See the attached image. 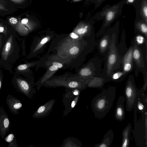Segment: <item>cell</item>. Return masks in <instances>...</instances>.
I'll use <instances>...</instances> for the list:
<instances>
[{
  "label": "cell",
  "instance_id": "cell-1",
  "mask_svg": "<svg viewBox=\"0 0 147 147\" xmlns=\"http://www.w3.org/2000/svg\"><path fill=\"white\" fill-rule=\"evenodd\" d=\"M114 26L108 52L104 57V66L100 74L106 82L110 81L112 74L121 67L122 63V57L119 55L116 45V39L119 36V33L118 20L116 21Z\"/></svg>",
  "mask_w": 147,
  "mask_h": 147
},
{
  "label": "cell",
  "instance_id": "cell-2",
  "mask_svg": "<svg viewBox=\"0 0 147 147\" xmlns=\"http://www.w3.org/2000/svg\"><path fill=\"white\" fill-rule=\"evenodd\" d=\"M116 92V88L111 86L93 98L91 107L96 117L102 119L107 114L113 106Z\"/></svg>",
  "mask_w": 147,
  "mask_h": 147
},
{
  "label": "cell",
  "instance_id": "cell-3",
  "mask_svg": "<svg viewBox=\"0 0 147 147\" xmlns=\"http://www.w3.org/2000/svg\"><path fill=\"white\" fill-rule=\"evenodd\" d=\"M124 4L123 0L112 5L107 4L94 15L93 19L95 21L103 20L100 29L96 34L97 38L101 36L120 15Z\"/></svg>",
  "mask_w": 147,
  "mask_h": 147
},
{
  "label": "cell",
  "instance_id": "cell-4",
  "mask_svg": "<svg viewBox=\"0 0 147 147\" xmlns=\"http://www.w3.org/2000/svg\"><path fill=\"white\" fill-rule=\"evenodd\" d=\"M140 112L141 117L140 119H138L136 116L134 114V129L131 130V131L136 145L138 147H147V110Z\"/></svg>",
  "mask_w": 147,
  "mask_h": 147
},
{
  "label": "cell",
  "instance_id": "cell-5",
  "mask_svg": "<svg viewBox=\"0 0 147 147\" xmlns=\"http://www.w3.org/2000/svg\"><path fill=\"white\" fill-rule=\"evenodd\" d=\"M124 93L126 109L130 112L134 109L142 95L140 90L136 86L132 75L129 76L125 86Z\"/></svg>",
  "mask_w": 147,
  "mask_h": 147
},
{
  "label": "cell",
  "instance_id": "cell-6",
  "mask_svg": "<svg viewBox=\"0 0 147 147\" xmlns=\"http://www.w3.org/2000/svg\"><path fill=\"white\" fill-rule=\"evenodd\" d=\"M147 51L146 49H141L134 38L133 57L135 69V74L136 77L140 72L143 74L147 72V57H146L147 56Z\"/></svg>",
  "mask_w": 147,
  "mask_h": 147
},
{
  "label": "cell",
  "instance_id": "cell-7",
  "mask_svg": "<svg viewBox=\"0 0 147 147\" xmlns=\"http://www.w3.org/2000/svg\"><path fill=\"white\" fill-rule=\"evenodd\" d=\"M102 71V61L95 57L89 61L87 66L81 69L80 74L84 79L88 80L92 77L99 76Z\"/></svg>",
  "mask_w": 147,
  "mask_h": 147
},
{
  "label": "cell",
  "instance_id": "cell-8",
  "mask_svg": "<svg viewBox=\"0 0 147 147\" xmlns=\"http://www.w3.org/2000/svg\"><path fill=\"white\" fill-rule=\"evenodd\" d=\"M67 90L63 95V102L65 107L63 115L66 116L77 104L79 98L80 90L75 89Z\"/></svg>",
  "mask_w": 147,
  "mask_h": 147
},
{
  "label": "cell",
  "instance_id": "cell-9",
  "mask_svg": "<svg viewBox=\"0 0 147 147\" xmlns=\"http://www.w3.org/2000/svg\"><path fill=\"white\" fill-rule=\"evenodd\" d=\"M114 26L109 28L100 36V37L96 42L99 54L104 57L108 52V48L111 40V37L113 32Z\"/></svg>",
  "mask_w": 147,
  "mask_h": 147
},
{
  "label": "cell",
  "instance_id": "cell-10",
  "mask_svg": "<svg viewBox=\"0 0 147 147\" xmlns=\"http://www.w3.org/2000/svg\"><path fill=\"white\" fill-rule=\"evenodd\" d=\"M134 41V38L131 41L130 47L122 57V70L124 72L128 74L134 69L133 57V48Z\"/></svg>",
  "mask_w": 147,
  "mask_h": 147
},
{
  "label": "cell",
  "instance_id": "cell-11",
  "mask_svg": "<svg viewBox=\"0 0 147 147\" xmlns=\"http://www.w3.org/2000/svg\"><path fill=\"white\" fill-rule=\"evenodd\" d=\"M133 5L136 10L135 21L143 20L147 23V0H135Z\"/></svg>",
  "mask_w": 147,
  "mask_h": 147
},
{
  "label": "cell",
  "instance_id": "cell-12",
  "mask_svg": "<svg viewBox=\"0 0 147 147\" xmlns=\"http://www.w3.org/2000/svg\"><path fill=\"white\" fill-rule=\"evenodd\" d=\"M16 87L18 91L26 96L32 99L36 93L35 90L26 81L20 78L16 79Z\"/></svg>",
  "mask_w": 147,
  "mask_h": 147
},
{
  "label": "cell",
  "instance_id": "cell-13",
  "mask_svg": "<svg viewBox=\"0 0 147 147\" xmlns=\"http://www.w3.org/2000/svg\"><path fill=\"white\" fill-rule=\"evenodd\" d=\"M55 101V99H51L40 106L33 114L32 117L39 118L47 116L52 111Z\"/></svg>",
  "mask_w": 147,
  "mask_h": 147
},
{
  "label": "cell",
  "instance_id": "cell-14",
  "mask_svg": "<svg viewBox=\"0 0 147 147\" xmlns=\"http://www.w3.org/2000/svg\"><path fill=\"white\" fill-rule=\"evenodd\" d=\"M10 126L9 119L3 106L0 107V135L3 139L9 130Z\"/></svg>",
  "mask_w": 147,
  "mask_h": 147
},
{
  "label": "cell",
  "instance_id": "cell-15",
  "mask_svg": "<svg viewBox=\"0 0 147 147\" xmlns=\"http://www.w3.org/2000/svg\"><path fill=\"white\" fill-rule=\"evenodd\" d=\"M6 102L11 112L15 115H18L19 111L23 107L21 101L12 95L8 94Z\"/></svg>",
  "mask_w": 147,
  "mask_h": 147
},
{
  "label": "cell",
  "instance_id": "cell-16",
  "mask_svg": "<svg viewBox=\"0 0 147 147\" xmlns=\"http://www.w3.org/2000/svg\"><path fill=\"white\" fill-rule=\"evenodd\" d=\"M125 101V96L123 95L119 96L118 99L115 111V118L118 121H122L124 119Z\"/></svg>",
  "mask_w": 147,
  "mask_h": 147
},
{
  "label": "cell",
  "instance_id": "cell-17",
  "mask_svg": "<svg viewBox=\"0 0 147 147\" xmlns=\"http://www.w3.org/2000/svg\"><path fill=\"white\" fill-rule=\"evenodd\" d=\"M117 37L116 39V45L119 53L120 56L122 57L125 54L128 48H127L125 43L126 34L124 29L121 32L120 42L118 43V38Z\"/></svg>",
  "mask_w": 147,
  "mask_h": 147
},
{
  "label": "cell",
  "instance_id": "cell-18",
  "mask_svg": "<svg viewBox=\"0 0 147 147\" xmlns=\"http://www.w3.org/2000/svg\"><path fill=\"white\" fill-rule=\"evenodd\" d=\"M134 29L136 34L143 35L147 40V23L144 20L135 21Z\"/></svg>",
  "mask_w": 147,
  "mask_h": 147
},
{
  "label": "cell",
  "instance_id": "cell-19",
  "mask_svg": "<svg viewBox=\"0 0 147 147\" xmlns=\"http://www.w3.org/2000/svg\"><path fill=\"white\" fill-rule=\"evenodd\" d=\"M106 82L105 79L100 74L98 76L91 78L88 82L87 85V87L101 88Z\"/></svg>",
  "mask_w": 147,
  "mask_h": 147
},
{
  "label": "cell",
  "instance_id": "cell-20",
  "mask_svg": "<svg viewBox=\"0 0 147 147\" xmlns=\"http://www.w3.org/2000/svg\"><path fill=\"white\" fill-rule=\"evenodd\" d=\"M114 137L113 131L111 130H109L105 135L103 139L100 144L95 145L96 147H109L111 145Z\"/></svg>",
  "mask_w": 147,
  "mask_h": 147
},
{
  "label": "cell",
  "instance_id": "cell-21",
  "mask_svg": "<svg viewBox=\"0 0 147 147\" xmlns=\"http://www.w3.org/2000/svg\"><path fill=\"white\" fill-rule=\"evenodd\" d=\"M131 129V124L129 123L123 130L122 132L123 139L121 147L129 146Z\"/></svg>",
  "mask_w": 147,
  "mask_h": 147
},
{
  "label": "cell",
  "instance_id": "cell-22",
  "mask_svg": "<svg viewBox=\"0 0 147 147\" xmlns=\"http://www.w3.org/2000/svg\"><path fill=\"white\" fill-rule=\"evenodd\" d=\"M13 36L11 35L4 44L1 53V57L4 60H6L9 55L13 46Z\"/></svg>",
  "mask_w": 147,
  "mask_h": 147
},
{
  "label": "cell",
  "instance_id": "cell-23",
  "mask_svg": "<svg viewBox=\"0 0 147 147\" xmlns=\"http://www.w3.org/2000/svg\"><path fill=\"white\" fill-rule=\"evenodd\" d=\"M128 74L124 72L122 70H118L114 72L112 74L110 81L119 82L123 80Z\"/></svg>",
  "mask_w": 147,
  "mask_h": 147
},
{
  "label": "cell",
  "instance_id": "cell-24",
  "mask_svg": "<svg viewBox=\"0 0 147 147\" xmlns=\"http://www.w3.org/2000/svg\"><path fill=\"white\" fill-rule=\"evenodd\" d=\"M81 143L74 138H67L65 139L61 147H80Z\"/></svg>",
  "mask_w": 147,
  "mask_h": 147
},
{
  "label": "cell",
  "instance_id": "cell-25",
  "mask_svg": "<svg viewBox=\"0 0 147 147\" xmlns=\"http://www.w3.org/2000/svg\"><path fill=\"white\" fill-rule=\"evenodd\" d=\"M4 140L8 143L9 147H17L18 146L16 142L15 135L12 132H11L7 136Z\"/></svg>",
  "mask_w": 147,
  "mask_h": 147
},
{
  "label": "cell",
  "instance_id": "cell-26",
  "mask_svg": "<svg viewBox=\"0 0 147 147\" xmlns=\"http://www.w3.org/2000/svg\"><path fill=\"white\" fill-rule=\"evenodd\" d=\"M106 0H90V1L94 5V8L98 7L102 3Z\"/></svg>",
  "mask_w": 147,
  "mask_h": 147
},
{
  "label": "cell",
  "instance_id": "cell-27",
  "mask_svg": "<svg viewBox=\"0 0 147 147\" xmlns=\"http://www.w3.org/2000/svg\"><path fill=\"white\" fill-rule=\"evenodd\" d=\"M79 49L77 47H74L71 48L69 50V53L71 55H74L78 53Z\"/></svg>",
  "mask_w": 147,
  "mask_h": 147
},
{
  "label": "cell",
  "instance_id": "cell-28",
  "mask_svg": "<svg viewBox=\"0 0 147 147\" xmlns=\"http://www.w3.org/2000/svg\"><path fill=\"white\" fill-rule=\"evenodd\" d=\"M28 65L26 64H22L19 65L17 67V69L19 70H23L26 69Z\"/></svg>",
  "mask_w": 147,
  "mask_h": 147
},
{
  "label": "cell",
  "instance_id": "cell-29",
  "mask_svg": "<svg viewBox=\"0 0 147 147\" xmlns=\"http://www.w3.org/2000/svg\"><path fill=\"white\" fill-rule=\"evenodd\" d=\"M9 21L11 23L13 24H16L18 22L17 19L14 17H12L10 18Z\"/></svg>",
  "mask_w": 147,
  "mask_h": 147
},
{
  "label": "cell",
  "instance_id": "cell-30",
  "mask_svg": "<svg viewBox=\"0 0 147 147\" xmlns=\"http://www.w3.org/2000/svg\"><path fill=\"white\" fill-rule=\"evenodd\" d=\"M53 65L58 68H61L63 66V65L61 63L57 62H53Z\"/></svg>",
  "mask_w": 147,
  "mask_h": 147
},
{
  "label": "cell",
  "instance_id": "cell-31",
  "mask_svg": "<svg viewBox=\"0 0 147 147\" xmlns=\"http://www.w3.org/2000/svg\"><path fill=\"white\" fill-rule=\"evenodd\" d=\"M70 36L71 38L75 39L78 38L79 37L78 35L73 32L71 33L70 34Z\"/></svg>",
  "mask_w": 147,
  "mask_h": 147
},
{
  "label": "cell",
  "instance_id": "cell-32",
  "mask_svg": "<svg viewBox=\"0 0 147 147\" xmlns=\"http://www.w3.org/2000/svg\"><path fill=\"white\" fill-rule=\"evenodd\" d=\"M58 68L55 66L54 65H52L50 66L49 68V70L50 71H55L58 69Z\"/></svg>",
  "mask_w": 147,
  "mask_h": 147
},
{
  "label": "cell",
  "instance_id": "cell-33",
  "mask_svg": "<svg viewBox=\"0 0 147 147\" xmlns=\"http://www.w3.org/2000/svg\"><path fill=\"white\" fill-rule=\"evenodd\" d=\"M28 19L27 18L23 19L21 21V23L23 24H26L28 23Z\"/></svg>",
  "mask_w": 147,
  "mask_h": 147
},
{
  "label": "cell",
  "instance_id": "cell-34",
  "mask_svg": "<svg viewBox=\"0 0 147 147\" xmlns=\"http://www.w3.org/2000/svg\"><path fill=\"white\" fill-rule=\"evenodd\" d=\"M48 40V38L46 37L43 38L41 41L40 43L41 44H43L45 43Z\"/></svg>",
  "mask_w": 147,
  "mask_h": 147
},
{
  "label": "cell",
  "instance_id": "cell-35",
  "mask_svg": "<svg viewBox=\"0 0 147 147\" xmlns=\"http://www.w3.org/2000/svg\"><path fill=\"white\" fill-rule=\"evenodd\" d=\"M2 85V81L1 80V77L0 74V90L1 87Z\"/></svg>",
  "mask_w": 147,
  "mask_h": 147
},
{
  "label": "cell",
  "instance_id": "cell-36",
  "mask_svg": "<svg viewBox=\"0 0 147 147\" xmlns=\"http://www.w3.org/2000/svg\"><path fill=\"white\" fill-rule=\"evenodd\" d=\"M2 45L1 37L0 35V48L1 47Z\"/></svg>",
  "mask_w": 147,
  "mask_h": 147
},
{
  "label": "cell",
  "instance_id": "cell-37",
  "mask_svg": "<svg viewBox=\"0 0 147 147\" xmlns=\"http://www.w3.org/2000/svg\"><path fill=\"white\" fill-rule=\"evenodd\" d=\"M12 0L14 1H21V0Z\"/></svg>",
  "mask_w": 147,
  "mask_h": 147
},
{
  "label": "cell",
  "instance_id": "cell-38",
  "mask_svg": "<svg viewBox=\"0 0 147 147\" xmlns=\"http://www.w3.org/2000/svg\"><path fill=\"white\" fill-rule=\"evenodd\" d=\"M90 0H87V2H88Z\"/></svg>",
  "mask_w": 147,
  "mask_h": 147
}]
</instances>
